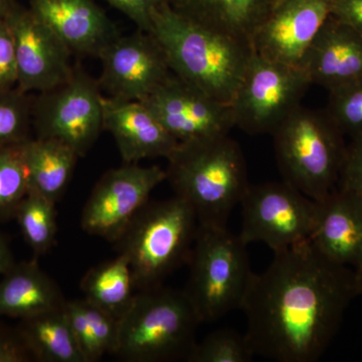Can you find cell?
Segmentation results:
<instances>
[{"mask_svg":"<svg viewBox=\"0 0 362 362\" xmlns=\"http://www.w3.org/2000/svg\"><path fill=\"white\" fill-rule=\"evenodd\" d=\"M315 202L309 240L335 263L356 268L362 262V197L337 187Z\"/></svg>","mask_w":362,"mask_h":362,"instance_id":"obj_18","label":"cell"},{"mask_svg":"<svg viewBox=\"0 0 362 362\" xmlns=\"http://www.w3.org/2000/svg\"><path fill=\"white\" fill-rule=\"evenodd\" d=\"M240 204L239 235L246 245L263 243L275 252L310 238L316 202L286 181L250 185Z\"/></svg>","mask_w":362,"mask_h":362,"instance_id":"obj_10","label":"cell"},{"mask_svg":"<svg viewBox=\"0 0 362 362\" xmlns=\"http://www.w3.org/2000/svg\"><path fill=\"white\" fill-rule=\"evenodd\" d=\"M201 323L183 290H140L119 320L115 356L129 362L188 361Z\"/></svg>","mask_w":362,"mask_h":362,"instance_id":"obj_4","label":"cell"},{"mask_svg":"<svg viewBox=\"0 0 362 362\" xmlns=\"http://www.w3.org/2000/svg\"><path fill=\"white\" fill-rule=\"evenodd\" d=\"M14 218L35 258L47 254L56 244V204L47 197L28 190L16 209Z\"/></svg>","mask_w":362,"mask_h":362,"instance_id":"obj_26","label":"cell"},{"mask_svg":"<svg viewBox=\"0 0 362 362\" xmlns=\"http://www.w3.org/2000/svg\"><path fill=\"white\" fill-rule=\"evenodd\" d=\"M21 145L0 147V223L14 218L30 187Z\"/></svg>","mask_w":362,"mask_h":362,"instance_id":"obj_27","label":"cell"},{"mask_svg":"<svg viewBox=\"0 0 362 362\" xmlns=\"http://www.w3.org/2000/svg\"><path fill=\"white\" fill-rule=\"evenodd\" d=\"M64 306L21 319L16 326L21 342L37 361L85 362Z\"/></svg>","mask_w":362,"mask_h":362,"instance_id":"obj_23","label":"cell"},{"mask_svg":"<svg viewBox=\"0 0 362 362\" xmlns=\"http://www.w3.org/2000/svg\"><path fill=\"white\" fill-rule=\"evenodd\" d=\"M32 358L16 329L0 325V362H25Z\"/></svg>","mask_w":362,"mask_h":362,"instance_id":"obj_34","label":"cell"},{"mask_svg":"<svg viewBox=\"0 0 362 362\" xmlns=\"http://www.w3.org/2000/svg\"><path fill=\"white\" fill-rule=\"evenodd\" d=\"M331 16L362 33V0H332Z\"/></svg>","mask_w":362,"mask_h":362,"instance_id":"obj_35","label":"cell"},{"mask_svg":"<svg viewBox=\"0 0 362 362\" xmlns=\"http://www.w3.org/2000/svg\"><path fill=\"white\" fill-rule=\"evenodd\" d=\"M18 6L16 0H0V20H6Z\"/></svg>","mask_w":362,"mask_h":362,"instance_id":"obj_37","label":"cell"},{"mask_svg":"<svg viewBox=\"0 0 362 362\" xmlns=\"http://www.w3.org/2000/svg\"><path fill=\"white\" fill-rule=\"evenodd\" d=\"M21 146L28 169V190L57 204L70 183L80 156L56 139L30 138Z\"/></svg>","mask_w":362,"mask_h":362,"instance_id":"obj_22","label":"cell"},{"mask_svg":"<svg viewBox=\"0 0 362 362\" xmlns=\"http://www.w3.org/2000/svg\"><path fill=\"white\" fill-rule=\"evenodd\" d=\"M165 180V170L159 166L124 163L111 169L98 181L86 202L81 226L89 235L115 243L146 206L152 192Z\"/></svg>","mask_w":362,"mask_h":362,"instance_id":"obj_11","label":"cell"},{"mask_svg":"<svg viewBox=\"0 0 362 362\" xmlns=\"http://www.w3.org/2000/svg\"><path fill=\"white\" fill-rule=\"evenodd\" d=\"M356 272L321 254L310 240L274 252L252 274L240 310L255 356L278 362H315L332 342L358 296Z\"/></svg>","mask_w":362,"mask_h":362,"instance_id":"obj_1","label":"cell"},{"mask_svg":"<svg viewBox=\"0 0 362 362\" xmlns=\"http://www.w3.org/2000/svg\"><path fill=\"white\" fill-rule=\"evenodd\" d=\"M170 71L225 103H232L254 51L251 45L214 32L175 13L168 4L152 14L149 32Z\"/></svg>","mask_w":362,"mask_h":362,"instance_id":"obj_2","label":"cell"},{"mask_svg":"<svg viewBox=\"0 0 362 362\" xmlns=\"http://www.w3.org/2000/svg\"><path fill=\"white\" fill-rule=\"evenodd\" d=\"M117 11L125 14L138 30L149 32L152 14L168 0H105Z\"/></svg>","mask_w":362,"mask_h":362,"instance_id":"obj_33","label":"cell"},{"mask_svg":"<svg viewBox=\"0 0 362 362\" xmlns=\"http://www.w3.org/2000/svg\"><path fill=\"white\" fill-rule=\"evenodd\" d=\"M141 102L180 143L228 135L235 127L232 105L173 73Z\"/></svg>","mask_w":362,"mask_h":362,"instance_id":"obj_12","label":"cell"},{"mask_svg":"<svg viewBox=\"0 0 362 362\" xmlns=\"http://www.w3.org/2000/svg\"><path fill=\"white\" fill-rule=\"evenodd\" d=\"M312 85L301 66L271 61L254 52L232 103L235 127L247 134H273L301 105Z\"/></svg>","mask_w":362,"mask_h":362,"instance_id":"obj_8","label":"cell"},{"mask_svg":"<svg viewBox=\"0 0 362 362\" xmlns=\"http://www.w3.org/2000/svg\"><path fill=\"white\" fill-rule=\"evenodd\" d=\"M247 246L226 226L199 225L183 291L202 323L218 320L242 307L254 274Z\"/></svg>","mask_w":362,"mask_h":362,"instance_id":"obj_7","label":"cell"},{"mask_svg":"<svg viewBox=\"0 0 362 362\" xmlns=\"http://www.w3.org/2000/svg\"><path fill=\"white\" fill-rule=\"evenodd\" d=\"M30 9L78 56L99 58L121 35L94 0H30Z\"/></svg>","mask_w":362,"mask_h":362,"instance_id":"obj_16","label":"cell"},{"mask_svg":"<svg viewBox=\"0 0 362 362\" xmlns=\"http://www.w3.org/2000/svg\"><path fill=\"white\" fill-rule=\"evenodd\" d=\"M337 187L362 197V135L351 138L346 146Z\"/></svg>","mask_w":362,"mask_h":362,"instance_id":"obj_32","label":"cell"},{"mask_svg":"<svg viewBox=\"0 0 362 362\" xmlns=\"http://www.w3.org/2000/svg\"><path fill=\"white\" fill-rule=\"evenodd\" d=\"M13 254H11L6 239L0 233V276L4 275L13 265Z\"/></svg>","mask_w":362,"mask_h":362,"instance_id":"obj_36","label":"cell"},{"mask_svg":"<svg viewBox=\"0 0 362 362\" xmlns=\"http://www.w3.org/2000/svg\"><path fill=\"white\" fill-rule=\"evenodd\" d=\"M168 161L166 180L194 209L199 225L226 226L250 185L239 143L228 134L180 143Z\"/></svg>","mask_w":362,"mask_h":362,"instance_id":"obj_3","label":"cell"},{"mask_svg":"<svg viewBox=\"0 0 362 362\" xmlns=\"http://www.w3.org/2000/svg\"><path fill=\"white\" fill-rule=\"evenodd\" d=\"M103 130L113 136L124 163L168 159L180 144L141 101L104 97Z\"/></svg>","mask_w":362,"mask_h":362,"instance_id":"obj_17","label":"cell"},{"mask_svg":"<svg viewBox=\"0 0 362 362\" xmlns=\"http://www.w3.org/2000/svg\"><path fill=\"white\" fill-rule=\"evenodd\" d=\"M197 230L194 209L177 195L147 202L115 242L118 254L129 263L136 289L161 286L187 262Z\"/></svg>","mask_w":362,"mask_h":362,"instance_id":"obj_5","label":"cell"},{"mask_svg":"<svg viewBox=\"0 0 362 362\" xmlns=\"http://www.w3.org/2000/svg\"><path fill=\"white\" fill-rule=\"evenodd\" d=\"M102 90L114 99L143 101L171 75L163 49L150 33L119 35L100 54Z\"/></svg>","mask_w":362,"mask_h":362,"instance_id":"obj_13","label":"cell"},{"mask_svg":"<svg viewBox=\"0 0 362 362\" xmlns=\"http://www.w3.org/2000/svg\"><path fill=\"white\" fill-rule=\"evenodd\" d=\"M272 135L286 182L313 201L337 188L347 145L325 110L300 105Z\"/></svg>","mask_w":362,"mask_h":362,"instance_id":"obj_6","label":"cell"},{"mask_svg":"<svg viewBox=\"0 0 362 362\" xmlns=\"http://www.w3.org/2000/svg\"><path fill=\"white\" fill-rule=\"evenodd\" d=\"M278 0H168L169 6L197 25L252 45Z\"/></svg>","mask_w":362,"mask_h":362,"instance_id":"obj_20","label":"cell"},{"mask_svg":"<svg viewBox=\"0 0 362 362\" xmlns=\"http://www.w3.org/2000/svg\"><path fill=\"white\" fill-rule=\"evenodd\" d=\"M6 21L16 42L18 89L45 92L71 77L70 49L30 8L18 4Z\"/></svg>","mask_w":362,"mask_h":362,"instance_id":"obj_14","label":"cell"},{"mask_svg":"<svg viewBox=\"0 0 362 362\" xmlns=\"http://www.w3.org/2000/svg\"><path fill=\"white\" fill-rule=\"evenodd\" d=\"M129 263L122 255L90 269L81 281L86 300L120 320L137 293Z\"/></svg>","mask_w":362,"mask_h":362,"instance_id":"obj_24","label":"cell"},{"mask_svg":"<svg viewBox=\"0 0 362 362\" xmlns=\"http://www.w3.org/2000/svg\"><path fill=\"white\" fill-rule=\"evenodd\" d=\"M254 356L245 335L220 329L197 342L188 362H250Z\"/></svg>","mask_w":362,"mask_h":362,"instance_id":"obj_29","label":"cell"},{"mask_svg":"<svg viewBox=\"0 0 362 362\" xmlns=\"http://www.w3.org/2000/svg\"><path fill=\"white\" fill-rule=\"evenodd\" d=\"M300 66L328 92L361 81L362 33L330 16Z\"/></svg>","mask_w":362,"mask_h":362,"instance_id":"obj_19","label":"cell"},{"mask_svg":"<svg viewBox=\"0 0 362 362\" xmlns=\"http://www.w3.org/2000/svg\"><path fill=\"white\" fill-rule=\"evenodd\" d=\"M64 309L85 362L99 361L105 354H115L118 319L85 298L66 300Z\"/></svg>","mask_w":362,"mask_h":362,"instance_id":"obj_25","label":"cell"},{"mask_svg":"<svg viewBox=\"0 0 362 362\" xmlns=\"http://www.w3.org/2000/svg\"><path fill=\"white\" fill-rule=\"evenodd\" d=\"M356 272L357 285H358L359 295H362V262L354 268Z\"/></svg>","mask_w":362,"mask_h":362,"instance_id":"obj_38","label":"cell"},{"mask_svg":"<svg viewBox=\"0 0 362 362\" xmlns=\"http://www.w3.org/2000/svg\"><path fill=\"white\" fill-rule=\"evenodd\" d=\"M332 0H278L252 40L259 56L300 66L331 16Z\"/></svg>","mask_w":362,"mask_h":362,"instance_id":"obj_15","label":"cell"},{"mask_svg":"<svg viewBox=\"0 0 362 362\" xmlns=\"http://www.w3.org/2000/svg\"><path fill=\"white\" fill-rule=\"evenodd\" d=\"M37 258L13 263L0 280V317L25 319L62 308L66 300Z\"/></svg>","mask_w":362,"mask_h":362,"instance_id":"obj_21","label":"cell"},{"mask_svg":"<svg viewBox=\"0 0 362 362\" xmlns=\"http://www.w3.org/2000/svg\"><path fill=\"white\" fill-rule=\"evenodd\" d=\"M18 78L16 42L6 18L0 20V90L16 88Z\"/></svg>","mask_w":362,"mask_h":362,"instance_id":"obj_31","label":"cell"},{"mask_svg":"<svg viewBox=\"0 0 362 362\" xmlns=\"http://www.w3.org/2000/svg\"><path fill=\"white\" fill-rule=\"evenodd\" d=\"M103 99L98 80L75 66L66 82L33 99L35 135L59 140L85 156L103 131Z\"/></svg>","mask_w":362,"mask_h":362,"instance_id":"obj_9","label":"cell"},{"mask_svg":"<svg viewBox=\"0 0 362 362\" xmlns=\"http://www.w3.org/2000/svg\"><path fill=\"white\" fill-rule=\"evenodd\" d=\"M18 87L0 90V147L30 139L33 99Z\"/></svg>","mask_w":362,"mask_h":362,"instance_id":"obj_28","label":"cell"},{"mask_svg":"<svg viewBox=\"0 0 362 362\" xmlns=\"http://www.w3.org/2000/svg\"><path fill=\"white\" fill-rule=\"evenodd\" d=\"M325 112L343 135H362V80L328 92Z\"/></svg>","mask_w":362,"mask_h":362,"instance_id":"obj_30","label":"cell"}]
</instances>
